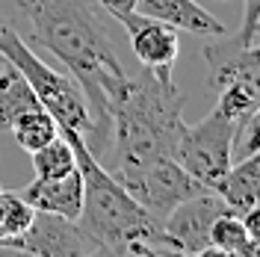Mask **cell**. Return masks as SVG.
<instances>
[{
    "instance_id": "obj_12",
    "label": "cell",
    "mask_w": 260,
    "mask_h": 257,
    "mask_svg": "<svg viewBox=\"0 0 260 257\" xmlns=\"http://www.w3.org/2000/svg\"><path fill=\"white\" fill-rule=\"evenodd\" d=\"M136 12L157 18V21H166L175 30L192 33V36H201V39L228 33L225 24L195 0H136Z\"/></svg>"
},
{
    "instance_id": "obj_4",
    "label": "cell",
    "mask_w": 260,
    "mask_h": 257,
    "mask_svg": "<svg viewBox=\"0 0 260 257\" xmlns=\"http://www.w3.org/2000/svg\"><path fill=\"white\" fill-rule=\"evenodd\" d=\"M0 56L24 74V80L30 83V89L42 101V107L53 115L56 127L77 130L83 139L92 133V113H89V104H86L77 80L65 77L59 71H53L48 62H42L6 21H0Z\"/></svg>"
},
{
    "instance_id": "obj_5",
    "label": "cell",
    "mask_w": 260,
    "mask_h": 257,
    "mask_svg": "<svg viewBox=\"0 0 260 257\" xmlns=\"http://www.w3.org/2000/svg\"><path fill=\"white\" fill-rule=\"evenodd\" d=\"M234 133L237 124L225 113L213 110L198 124H186L175 148V160L201 189H213L222 183L225 172L234 163Z\"/></svg>"
},
{
    "instance_id": "obj_9",
    "label": "cell",
    "mask_w": 260,
    "mask_h": 257,
    "mask_svg": "<svg viewBox=\"0 0 260 257\" xmlns=\"http://www.w3.org/2000/svg\"><path fill=\"white\" fill-rule=\"evenodd\" d=\"M115 21H121V27L127 30L130 48H133L139 62L145 65V68H151V71L172 74V65H175V59H178V53H180V39L172 24L139 15L136 9L118 15Z\"/></svg>"
},
{
    "instance_id": "obj_15",
    "label": "cell",
    "mask_w": 260,
    "mask_h": 257,
    "mask_svg": "<svg viewBox=\"0 0 260 257\" xmlns=\"http://www.w3.org/2000/svg\"><path fill=\"white\" fill-rule=\"evenodd\" d=\"M42 110V101L36 98L30 83L24 80V74L12 62H0V124L9 127L18 115Z\"/></svg>"
},
{
    "instance_id": "obj_3",
    "label": "cell",
    "mask_w": 260,
    "mask_h": 257,
    "mask_svg": "<svg viewBox=\"0 0 260 257\" xmlns=\"http://www.w3.org/2000/svg\"><path fill=\"white\" fill-rule=\"evenodd\" d=\"M77 160L83 180V207L74 219L80 234L89 240L95 254H162L169 251L162 222L151 216L133 195L115 180L101 157H95L83 136L71 127H59Z\"/></svg>"
},
{
    "instance_id": "obj_24",
    "label": "cell",
    "mask_w": 260,
    "mask_h": 257,
    "mask_svg": "<svg viewBox=\"0 0 260 257\" xmlns=\"http://www.w3.org/2000/svg\"><path fill=\"white\" fill-rule=\"evenodd\" d=\"M0 213H3V207H0Z\"/></svg>"
},
{
    "instance_id": "obj_11",
    "label": "cell",
    "mask_w": 260,
    "mask_h": 257,
    "mask_svg": "<svg viewBox=\"0 0 260 257\" xmlns=\"http://www.w3.org/2000/svg\"><path fill=\"white\" fill-rule=\"evenodd\" d=\"M204 59L210 65V86L219 92L231 80H260V50L243 48L237 39L231 42H204Z\"/></svg>"
},
{
    "instance_id": "obj_8",
    "label": "cell",
    "mask_w": 260,
    "mask_h": 257,
    "mask_svg": "<svg viewBox=\"0 0 260 257\" xmlns=\"http://www.w3.org/2000/svg\"><path fill=\"white\" fill-rule=\"evenodd\" d=\"M3 251H24V254L39 257H77V254H95L89 240L80 234L77 222L53 216V213H39L32 225L12 240H3Z\"/></svg>"
},
{
    "instance_id": "obj_6",
    "label": "cell",
    "mask_w": 260,
    "mask_h": 257,
    "mask_svg": "<svg viewBox=\"0 0 260 257\" xmlns=\"http://www.w3.org/2000/svg\"><path fill=\"white\" fill-rule=\"evenodd\" d=\"M115 180L133 195L136 204H142L157 219H162L183 198L201 192V186L183 172V166L175 157H160V160L139 166V169H133L127 175L115 177Z\"/></svg>"
},
{
    "instance_id": "obj_19",
    "label": "cell",
    "mask_w": 260,
    "mask_h": 257,
    "mask_svg": "<svg viewBox=\"0 0 260 257\" xmlns=\"http://www.w3.org/2000/svg\"><path fill=\"white\" fill-rule=\"evenodd\" d=\"M0 207H3V213H0V248H3V240L21 237L32 225L36 210L18 192H3V189H0Z\"/></svg>"
},
{
    "instance_id": "obj_16",
    "label": "cell",
    "mask_w": 260,
    "mask_h": 257,
    "mask_svg": "<svg viewBox=\"0 0 260 257\" xmlns=\"http://www.w3.org/2000/svg\"><path fill=\"white\" fill-rule=\"evenodd\" d=\"M216 95H219L216 110L225 113L234 124H240L243 118L260 110V80H231Z\"/></svg>"
},
{
    "instance_id": "obj_22",
    "label": "cell",
    "mask_w": 260,
    "mask_h": 257,
    "mask_svg": "<svg viewBox=\"0 0 260 257\" xmlns=\"http://www.w3.org/2000/svg\"><path fill=\"white\" fill-rule=\"evenodd\" d=\"M107 12L113 18H118V15H124V12H133L136 9V0H98Z\"/></svg>"
},
{
    "instance_id": "obj_25",
    "label": "cell",
    "mask_w": 260,
    "mask_h": 257,
    "mask_svg": "<svg viewBox=\"0 0 260 257\" xmlns=\"http://www.w3.org/2000/svg\"><path fill=\"white\" fill-rule=\"evenodd\" d=\"M225 3H228V0H225Z\"/></svg>"
},
{
    "instance_id": "obj_17",
    "label": "cell",
    "mask_w": 260,
    "mask_h": 257,
    "mask_svg": "<svg viewBox=\"0 0 260 257\" xmlns=\"http://www.w3.org/2000/svg\"><path fill=\"white\" fill-rule=\"evenodd\" d=\"M9 130H12V136H15V142L27 151V154H32V151H39V148H45V145L59 133V127H56V121H53V115L42 107V110H32V113H24L18 115L15 121L9 124Z\"/></svg>"
},
{
    "instance_id": "obj_23",
    "label": "cell",
    "mask_w": 260,
    "mask_h": 257,
    "mask_svg": "<svg viewBox=\"0 0 260 257\" xmlns=\"http://www.w3.org/2000/svg\"><path fill=\"white\" fill-rule=\"evenodd\" d=\"M0 62H3V56H0Z\"/></svg>"
},
{
    "instance_id": "obj_1",
    "label": "cell",
    "mask_w": 260,
    "mask_h": 257,
    "mask_svg": "<svg viewBox=\"0 0 260 257\" xmlns=\"http://www.w3.org/2000/svg\"><path fill=\"white\" fill-rule=\"evenodd\" d=\"M18 6L30 21V39L50 50L83 89L92 113V133L83 142L95 157H104L110 148L107 92L127 71L98 21L92 0H18Z\"/></svg>"
},
{
    "instance_id": "obj_14",
    "label": "cell",
    "mask_w": 260,
    "mask_h": 257,
    "mask_svg": "<svg viewBox=\"0 0 260 257\" xmlns=\"http://www.w3.org/2000/svg\"><path fill=\"white\" fill-rule=\"evenodd\" d=\"M257 257L260 254V240H254L245 231L243 219L237 213H222L210 225V245L204 257Z\"/></svg>"
},
{
    "instance_id": "obj_18",
    "label": "cell",
    "mask_w": 260,
    "mask_h": 257,
    "mask_svg": "<svg viewBox=\"0 0 260 257\" xmlns=\"http://www.w3.org/2000/svg\"><path fill=\"white\" fill-rule=\"evenodd\" d=\"M32 172L36 177H62V175H71L77 169V160H74V151L65 139L62 133H56L45 148L32 151Z\"/></svg>"
},
{
    "instance_id": "obj_13",
    "label": "cell",
    "mask_w": 260,
    "mask_h": 257,
    "mask_svg": "<svg viewBox=\"0 0 260 257\" xmlns=\"http://www.w3.org/2000/svg\"><path fill=\"white\" fill-rule=\"evenodd\" d=\"M216 192H219V198L237 216L251 207H257V201H260V154H251V157H243V160L231 163V169L225 172L222 183L216 186Z\"/></svg>"
},
{
    "instance_id": "obj_20",
    "label": "cell",
    "mask_w": 260,
    "mask_h": 257,
    "mask_svg": "<svg viewBox=\"0 0 260 257\" xmlns=\"http://www.w3.org/2000/svg\"><path fill=\"white\" fill-rule=\"evenodd\" d=\"M234 39L243 48H257L260 45V0H243V21L234 33Z\"/></svg>"
},
{
    "instance_id": "obj_21",
    "label": "cell",
    "mask_w": 260,
    "mask_h": 257,
    "mask_svg": "<svg viewBox=\"0 0 260 257\" xmlns=\"http://www.w3.org/2000/svg\"><path fill=\"white\" fill-rule=\"evenodd\" d=\"M234 142H237V160L260 154V113H251L237 124Z\"/></svg>"
},
{
    "instance_id": "obj_2",
    "label": "cell",
    "mask_w": 260,
    "mask_h": 257,
    "mask_svg": "<svg viewBox=\"0 0 260 257\" xmlns=\"http://www.w3.org/2000/svg\"><path fill=\"white\" fill-rule=\"evenodd\" d=\"M186 95L178 92L172 74L145 68L139 77H121L107 92L110 115V148L113 163L104 169L113 177H121L160 160L175 157V148L186 121H183Z\"/></svg>"
},
{
    "instance_id": "obj_10",
    "label": "cell",
    "mask_w": 260,
    "mask_h": 257,
    "mask_svg": "<svg viewBox=\"0 0 260 257\" xmlns=\"http://www.w3.org/2000/svg\"><path fill=\"white\" fill-rule=\"evenodd\" d=\"M32 210L39 213H53L62 219H77L83 207V180L80 172L74 169L71 175L62 177H36L24 192H18Z\"/></svg>"
},
{
    "instance_id": "obj_7",
    "label": "cell",
    "mask_w": 260,
    "mask_h": 257,
    "mask_svg": "<svg viewBox=\"0 0 260 257\" xmlns=\"http://www.w3.org/2000/svg\"><path fill=\"white\" fill-rule=\"evenodd\" d=\"M222 213H234V210L213 189H201V192L183 198L180 204H175L160 219L169 251H175V254H207L210 225Z\"/></svg>"
}]
</instances>
